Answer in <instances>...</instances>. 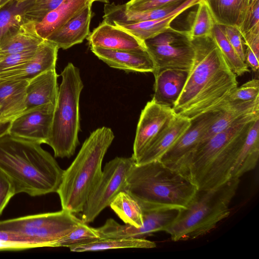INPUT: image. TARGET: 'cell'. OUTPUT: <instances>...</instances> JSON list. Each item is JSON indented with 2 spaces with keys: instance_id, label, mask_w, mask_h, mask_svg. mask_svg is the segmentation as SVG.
Returning <instances> with one entry per match:
<instances>
[{
  "instance_id": "cell-1",
  "label": "cell",
  "mask_w": 259,
  "mask_h": 259,
  "mask_svg": "<svg viewBox=\"0 0 259 259\" xmlns=\"http://www.w3.org/2000/svg\"><path fill=\"white\" fill-rule=\"evenodd\" d=\"M194 58L184 87L172 108L192 120L222 110L238 87L231 70L212 36L192 39Z\"/></svg>"
},
{
  "instance_id": "cell-2",
  "label": "cell",
  "mask_w": 259,
  "mask_h": 259,
  "mask_svg": "<svg viewBox=\"0 0 259 259\" xmlns=\"http://www.w3.org/2000/svg\"><path fill=\"white\" fill-rule=\"evenodd\" d=\"M0 169L12 182L16 194L31 196L57 192L64 170L40 143L9 133L0 137Z\"/></svg>"
},
{
  "instance_id": "cell-3",
  "label": "cell",
  "mask_w": 259,
  "mask_h": 259,
  "mask_svg": "<svg viewBox=\"0 0 259 259\" xmlns=\"http://www.w3.org/2000/svg\"><path fill=\"white\" fill-rule=\"evenodd\" d=\"M259 112L245 116L216 134L192 155L187 177L198 190L217 187L231 178L239 152Z\"/></svg>"
},
{
  "instance_id": "cell-4",
  "label": "cell",
  "mask_w": 259,
  "mask_h": 259,
  "mask_svg": "<svg viewBox=\"0 0 259 259\" xmlns=\"http://www.w3.org/2000/svg\"><path fill=\"white\" fill-rule=\"evenodd\" d=\"M197 190L188 178L159 160L135 163L127 175L124 188L142 209L158 206L185 208Z\"/></svg>"
},
{
  "instance_id": "cell-5",
  "label": "cell",
  "mask_w": 259,
  "mask_h": 259,
  "mask_svg": "<svg viewBox=\"0 0 259 259\" xmlns=\"http://www.w3.org/2000/svg\"><path fill=\"white\" fill-rule=\"evenodd\" d=\"M114 139L109 127L93 131L83 143L75 158L66 170L57 193L62 209L80 213L102 174L104 156Z\"/></svg>"
},
{
  "instance_id": "cell-6",
  "label": "cell",
  "mask_w": 259,
  "mask_h": 259,
  "mask_svg": "<svg viewBox=\"0 0 259 259\" xmlns=\"http://www.w3.org/2000/svg\"><path fill=\"white\" fill-rule=\"evenodd\" d=\"M231 178L221 185L197 190L187 206L181 208L172 224L165 230L174 241L196 239L213 230L230 213V205L240 184Z\"/></svg>"
},
{
  "instance_id": "cell-7",
  "label": "cell",
  "mask_w": 259,
  "mask_h": 259,
  "mask_svg": "<svg viewBox=\"0 0 259 259\" xmlns=\"http://www.w3.org/2000/svg\"><path fill=\"white\" fill-rule=\"evenodd\" d=\"M50 136L47 144L56 157L69 158L79 144V98L83 84L79 69L68 63L61 73Z\"/></svg>"
},
{
  "instance_id": "cell-8",
  "label": "cell",
  "mask_w": 259,
  "mask_h": 259,
  "mask_svg": "<svg viewBox=\"0 0 259 259\" xmlns=\"http://www.w3.org/2000/svg\"><path fill=\"white\" fill-rule=\"evenodd\" d=\"M81 221L73 213L62 209L0 221V230L20 234L35 247H51Z\"/></svg>"
},
{
  "instance_id": "cell-9",
  "label": "cell",
  "mask_w": 259,
  "mask_h": 259,
  "mask_svg": "<svg viewBox=\"0 0 259 259\" xmlns=\"http://www.w3.org/2000/svg\"><path fill=\"white\" fill-rule=\"evenodd\" d=\"M144 43L154 65V75L165 69H191L195 53L188 30L169 27Z\"/></svg>"
},
{
  "instance_id": "cell-10",
  "label": "cell",
  "mask_w": 259,
  "mask_h": 259,
  "mask_svg": "<svg viewBox=\"0 0 259 259\" xmlns=\"http://www.w3.org/2000/svg\"><path fill=\"white\" fill-rule=\"evenodd\" d=\"M136 163L130 157H116L107 163L97 184L89 196L80 213L85 223L93 222L121 191L124 190L127 175Z\"/></svg>"
},
{
  "instance_id": "cell-11",
  "label": "cell",
  "mask_w": 259,
  "mask_h": 259,
  "mask_svg": "<svg viewBox=\"0 0 259 259\" xmlns=\"http://www.w3.org/2000/svg\"><path fill=\"white\" fill-rule=\"evenodd\" d=\"M181 209L168 206L142 209L143 224L140 227L122 225L109 219L97 230L101 238H145L153 233L165 231L175 221Z\"/></svg>"
},
{
  "instance_id": "cell-12",
  "label": "cell",
  "mask_w": 259,
  "mask_h": 259,
  "mask_svg": "<svg viewBox=\"0 0 259 259\" xmlns=\"http://www.w3.org/2000/svg\"><path fill=\"white\" fill-rule=\"evenodd\" d=\"M220 111L208 112L191 120L189 128L159 160L187 177V168L190 158L197 148L202 136L217 117Z\"/></svg>"
},
{
  "instance_id": "cell-13",
  "label": "cell",
  "mask_w": 259,
  "mask_h": 259,
  "mask_svg": "<svg viewBox=\"0 0 259 259\" xmlns=\"http://www.w3.org/2000/svg\"><path fill=\"white\" fill-rule=\"evenodd\" d=\"M177 115L170 106L156 103L152 99L142 110L133 146L135 161L151 141Z\"/></svg>"
},
{
  "instance_id": "cell-14",
  "label": "cell",
  "mask_w": 259,
  "mask_h": 259,
  "mask_svg": "<svg viewBox=\"0 0 259 259\" xmlns=\"http://www.w3.org/2000/svg\"><path fill=\"white\" fill-rule=\"evenodd\" d=\"M55 105L47 104L26 110L11 121L9 133L47 144L50 136Z\"/></svg>"
},
{
  "instance_id": "cell-15",
  "label": "cell",
  "mask_w": 259,
  "mask_h": 259,
  "mask_svg": "<svg viewBox=\"0 0 259 259\" xmlns=\"http://www.w3.org/2000/svg\"><path fill=\"white\" fill-rule=\"evenodd\" d=\"M59 49L45 39L30 59L15 67L0 72V79L30 80L47 71L55 69Z\"/></svg>"
},
{
  "instance_id": "cell-16",
  "label": "cell",
  "mask_w": 259,
  "mask_h": 259,
  "mask_svg": "<svg viewBox=\"0 0 259 259\" xmlns=\"http://www.w3.org/2000/svg\"><path fill=\"white\" fill-rule=\"evenodd\" d=\"M90 47L132 51H146L143 41L128 31L103 20L87 37Z\"/></svg>"
},
{
  "instance_id": "cell-17",
  "label": "cell",
  "mask_w": 259,
  "mask_h": 259,
  "mask_svg": "<svg viewBox=\"0 0 259 259\" xmlns=\"http://www.w3.org/2000/svg\"><path fill=\"white\" fill-rule=\"evenodd\" d=\"M91 51L109 67L127 72H152L153 62L146 51L111 50L90 47Z\"/></svg>"
},
{
  "instance_id": "cell-18",
  "label": "cell",
  "mask_w": 259,
  "mask_h": 259,
  "mask_svg": "<svg viewBox=\"0 0 259 259\" xmlns=\"http://www.w3.org/2000/svg\"><path fill=\"white\" fill-rule=\"evenodd\" d=\"M93 2L91 1L79 13L55 30L46 39L56 44L59 49L63 50L81 43L90 33Z\"/></svg>"
},
{
  "instance_id": "cell-19",
  "label": "cell",
  "mask_w": 259,
  "mask_h": 259,
  "mask_svg": "<svg viewBox=\"0 0 259 259\" xmlns=\"http://www.w3.org/2000/svg\"><path fill=\"white\" fill-rule=\"evenodd\" d=\"M191 124V120L177 114L168 124L147 146L136 160V163L143 164L159 160L186 132Z\"/></svg>"
},
{
  "instance_id": "cell-20",
  "label": "cell",
  "mask_w": 259,
  "mask_h": 259,
  "mask_svg": "<svg viewBox=\"0 0 259 259\" xmlns=\"http://www.w3.org/2000/svg\"><path fill=\"white\" fill-rule=\"evenodd\" d=\"M28 82L0 79L1 121H12L26 110Z\"/></svg>"
},
{
  "instance_id": "cell-21",
  "label": "cell",
  "mask_w": 259,
  "mask_h": 259,
  "mask_svg": "<svg viewBox=\"0 0 259 259\" xmlns=\"http://www.w3.org/2000/svg\"><path fill=\"white\" fill-rule=\"evenodd\" d=\"M185 0L154 9L132 11L127 9L125 4H105L104 7L103 21L113 25L128 24L155 20L162 18L178 8Z\"/></svg>"
},
{
  "instance_id": "cell-22",
  "label": "cell",
  "mask_w": 259,
  "mask_h": 259,
  "mask_svg": "<svg viewBox=\"0 0 259 259\" xmlns=\"http://www.w3.org/2000/svg\"><path fill=\"white\" fill-rule=\"evenodd\" d=\"M258 112L259 98L247 102H229L220 111L217 117L205 131L196 150L211 138L227 129L242 118Z\"/></svg>"
},
{
  "instance_id": "cell-23",
  "label": "cell",
  "mask_w": 259,
  "mask_h": 259,
  "mask_svg": "<svg viewBox=\"0 0 259 259\" xmlns=\"http://www.w3.org/2000/svg\"><path fill=\"white\" fill-rule=\"evenodd\" d=\"M189 71L175 69L160 70L155 77L152 100L157 103L173 107L187 80Z\"/></svg>"
},
{
  "instance_id": "cell-24",
  "label": "cell",
  "mask_w": 259,
  "mask_h": 259,
  "mask_svg": "<svg viewBox=\"0 0 259 259\" xmlns=\"http://www.w3.org/2000/svg\"><path fill=\"white\" fill-rule=\"evenodd\" d=\"M56 69L44 72L29 80L26 88V109L40 105H55L59 87Z\"/></svg>"
},
{
  "instance_id": "cell-25",
  "label": "cell",
  "mask_w": 259,
  "mask_h": 259,
  "mask_svg": "<svg viewBox=\"0 0 259 259\" xmlns=\"http://www.w3.org/2000/svg\"><path fill=\"white\" fill-rule=\"evenodd\" d=\"M202 0H185L178 8L167 15L155 20L128 24H115L144 42L170 27V24L178 16L189 8L197 5Z\"/></svg>"
},
{
  "instance_id": "cell-26",
  "label": "cell",
  "mask_w": 259,
  "mask_h": 259,
  "mask_svg": "<svg viewBox=\"0 0 259 259\" xmlns=\"http://www.w3.org/2000/svg\"><path fill=\"white\" fill-rule=\"evenodd\" d=\"M36 23L27 21L0 42V56L37 49L44 41L38 34Z\"/></svg>"
},
{
  "instance_id": "cell-27",
  "label": "cell",
  "mask_w": 259,
  "mask_h": 259,
  "mask_svg": "<svg viewBox=\"0 0 259 259\" xmlns=\"http://www.w3.org/2000/svg\"><path fill=\"white\" fill-rule=\"evenodd\" d=\"M91 1L65 0L48 14L40 22L36 24L38 34L46 39L55 30L79 13Z\"/></svg>"
},
{
  "instance_id": "cell-28",
  "label": "cell",
  "mask_w": 259,
  "mask_h": 259,
  "mask_svg": "<svg viewBox=\"0 0 259 259\" xmlns=\"http://www.w3.org/2000/svg\"><path fill=\"white\" fill-rule=\"evenodd\" d=\"M216 24L239 28L250 0H204Z\"/></svg>"
},
{
  "instance_id": "cell-29",
  "label": "cell",
  "mask_w": 259,
  "mask_h": 259,
  "mask_svg": "<svg viewBox=\"0 0 259 259\" xmlns=\"http://www.w3.org/2000/svg\"><path fill=\"white\" fill-rule=\"evenodd\" d=\"M259 157V118L250 128L239 152L231 173V178H240L252 170L257 163Z\"/></svg>"
},
{
  "instance_id": "cell-30",
  "label": "cell",
  "mask_w": 259,
  "mask_h": 259,
  "mask_svg": "<svg viewBox=\"0 0 259 259\" xmlns=\"http://www.w3.org/2000/svg\"><path fill=\"white\" fill-rule=\"evenodd\" d=\"M34 0H11L0 8V42L27 20L25 13Z\"/></svg>"
},
{
  "instance_id": "cell-31",
  "label": "cell",
  "mask_w": 259,
  "mask_h": 259,
  "mask_svg": "<svg viewBox=\"0 0 259 259\" xmlns=\"http://www.w3.org/2000/svg\"><path fill=\"white\" fill-rule=\"evenodd\" d=\"M155 242L145 238H101L93 242L69 248L72 252L97 251L118 248H152Z\"/></svg>"
},
{
  "instance_id": "cell-32",
  "label": "cell",
  "mask_w": 259,
  "mask_h": 259,
  "mask_svg": "<svg viewBox=\"0 0 259 259\" xmlns=\"http://www.w3.org/2000/svg\"><path fill=\"white\" fill-rule=\"evenodd\" d=\"M109 206L125 224L136 228L143 225L142 208L139 202L125 191L120 192Z\"/></svg>"
},
{
  "instance_id": "cell-33",
  "label": "cell",
  "mask_w": 259,
  "mask_h": 259,
  "mask_svg": "<svg viewBox=\"0 0 259 259\" xmlns=\"http://www.w3.org/2000/svg\"><path fill=\"white\" fill-rule=\"evenodd\" d=\"M211 36L219 47L229 67L236 76L242 75L249 71L248 66L240 59L228 41L222 25L215 23Z\"/></svg>"
},
{
  "instance_id": "cell-34",
  "label": "cell",
  "mask_w": 259,
  "mask_h": 259,
  "mask_svg": "<svg viewBox=\"0 0 259 259\" xmlns=\"http://www.w3.org/2000/svg\"><path fill=\"white\" fill-rule=\"evenodd\" d=\"M197 10L191 16L188 33L191 39L211 36L215 24L211 13L204 0L198 5Z\"/></svg>"
},
{
  "instance_id": "cell-35",
  "label": "cell",
  "mask_w": 259,
  "mask_h": 259,
  "mask_svg": "<svg viewBox=\"0 0 259 259\" xmlns=\"http://www.w3.org/2000/svg\"><path fill=\"white\" fill-rule=\"evenodd\" d=\"M100 239L101 238L97 229L90 227L82 221L71 231L55 241L51 247L70 248Z\"/></svg>"
},
{
  "instance_id": "cell-36",
  "label": "cell",
  "mask_w": 259,
  "mask_h": 259,
  "mask_svg": "<svg viewBox=\"0 0 259 259\" xmlns=\"http://www.w3.org/2000/svg\"><path fill=\"white\" fill-rule=\"evenodd\" d=\"M65 0H34L25 13L28 21L38 23Z\"/></svg>"
},
{
  "instance_id": "cell-37",
  "label": "cell",
  "mask_w": 259,
  "mask_h": 259,
  "mask_svg": "<svg viewBox=\"0 0 259 259\" xmlns=\"http://www.w3.org/2000/svg\"><path fill=\"white\" fill-rule=\"evenodd\" d=\"M259 98V80L252 79L237 87L230 95L229 102H247Z\"/></svg>"
},
{
  "instance_id": "cell-38",
  "label": "cell",
  "mask_w": 259,
  "mask_h": 259,
  "mask_svg": "<svg viewBox=\"0 0 259 259\" xmlns=\"http://www.w3.org/2000/svg\"><path fill=\"white\" fill-rule=\"evenodd\" d=\"M242 36L259 31V0H250L243 20L238 28Z\"/></svg>"
},
{
  "instance_id": "cell-39",
  "label": "cell",
  "mask_w": 259,
  "mask_h": 259,
  "mask_svg": "<svg viewBox=\"0 0 259 259\" xmlns=\"http://www.w3.org/2000/svg\"><path fill=\"white\" fill-rule=\"evenodd\" d=\"M37 49L21 53L0 56V72L18 66L29 60L33 57Z\"/></svg>"
},
{
  "instance_id": "cell-40",
  "label": "cell",
  "mask_w": 259,
  "mask_h": 259,
  "mask_svg": "<svg viewBox=\"0 0 259 259\" xmlns=\"http://www.w3.org/2000/svg\"><path fill=\"white\" fill-rule=\"evenodd\" d=\"M183 0H130L125 3L127 10L143 11L160 8Z\"/></svg>"
},
{
  "instance_id": "cell-41",
  "label": "cell",
  "mask_w": 259,
  "mask_h": 259,
  "mask_svg": "<svg viewBox=\"0 0 259 259\" xmlns=\"http://www.w3.org/2000/svg\"><path fill=\"white\" fill-rule=\"evenodd\" d=\"M224 32L240 59L245 62V50L242 36L238 27L222 25Z\"/></svg>"
},
{
  "instance_id": "cell-42",
  "label": "cell",
  "mask_w": 259,
  "mask_h": 259,
  "mask_svg": "<svg viewBox=\"0 0 259 259\" xmlns=\"http://www.w3.org/2000/svg\"><path fill=\"white\" fill-rule=\"evenodd\" d=\"M15 194V189L12 182L0 169V215L11 198Z\"/></svg>"
},
{
  "instance_id": "cell-43",
  "label": "cell",
  "mask_w": 259,
  "mask_h": 259,
  "mask_svg": "<svg viewBox=\"0 0 259 259\" xmlns=\"http://www.w3.org/2000/svg\"><path fill=\"white\" fill-rule=\"evenodd\" d=\"M0 241L12 245L15 249L35 247L26 237L12 232L0 230Z\"/></svg>"
},
{
  "instance_id": "cell-44",
  "label": "cell",
  "mask_w": 259,
  "mask_h": 259,
  "mask_svg": "<svg viewBox=\"0 0 259 259\" xmlns=\"http://www.w3.org/2000/svg\"><path fill=\"white\" fill-rule=\"evenodd\" d=\"M244 45L250 49L258 58L259 31L251 32L242 36Z\"/></svg>"
},
{
  "instance_id": "cell-45",
  "label": "cell",
  "mask_w": 259,
  "mask_h": 259,
  "mask_svg": "<svg viewBox=\"0 0 259 259\" xmlns=\"http://www.w3.org/2000/svg\"><path fill=\"white\" fill-rule=\"evenodd\" d=\"M245 62L248 67H250L254 72L257 71L258 65V58L248 48L245 51Z\"/></svg>"
},
{
  "instance_id": "cell-46",
  "label": "cell",
  "mask_w": 259,
  "mask_h": 259,
  "mask_svg": "<svg viewBox=\"0 0 259 259\" xmlns=\"http://www.w3.org/2000/svg\"><path fill=\"white\" fill-rule=\"evenodd\" d=\"M11 121H0V137L9 133Z\"/></svg>"
},
{
  "instance_id": "cell-47",
  "label": "cell",
  "mask_w": 259,
  "mask_h": 259,
  "mask_svg": "<svg viewBox=\"0 0 259 259\" xmlns=\"http://www.w3.org/2000/svg\"><path fill=\"white\" fill-rule=\"evenodd\" d=\"M11 0H2L0 3V8L4 6L6 4L8 3Z\"/></svg>"
},
{
  "instance_id": "cell-48",
  "label": "cell",
  "mask_w": 259,
  "mask_h": 259,
  "mask_svg": "<svg viewBox=\"0 0 259 259\" xmlns=\"http://www.w3.org/2000/svg\"><path fill=\"white\" fill-rule=\"evenodd\" d=\"M93 2H100L105 4L109 3V0H93Z\"/></svg>"
},
{
  "instance_id": "cell-49",
  "label": "cell",
  "mask_w": 259,
  "mask_h": 259,
  "mask_svg": "<svg viewBox=\"0 0 259 259\" xmlns=\"http://www.w3.org/2000/svg\"><path fill=\"white\" fill-rule=\"evenodd\" d=\"M18 1L19 2H23V1H27V0H18Z\"/></svg>"
},
{
  "instance_id": "cell-50",
  "label": "cell",
  "mask_w": 259,
  "mask_h": 259,
  "mask_svg": "<svg viewBox=\"0 0 259 259\" xmlns=\"http://www.w3.org/2000/svg\"><path fill=\"white\" fill-rule=\"evenodd\" d=\"M2 1V0H0V3H1V1Z\"/></svg>"
}]
</instances>
